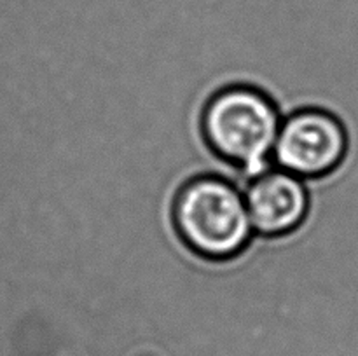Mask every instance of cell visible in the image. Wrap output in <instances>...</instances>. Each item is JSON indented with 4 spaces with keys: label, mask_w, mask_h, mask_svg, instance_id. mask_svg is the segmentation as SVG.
I'll list each match as a JSON object with an SVG mask.
<instances>
[{
    "label": "cell",
    "mask_w": 358,
    "mask_h": 356,
    "mask_svg": "<svg viewBox=\"0 0 358 356\" xmlns=\"http://www.w3.org/2000/svg\"><path fill=\"white\" fill-rule=\"evenodd\" d=\"M283 119L275 101L252 86L217 91L201 115L206 145L219 159L254 178L271 168Z\"/></svg>",
    "instance_id": "obj_1"
},
{
    "label": "cell",
    "mask_w": 358,
    "mask_h": 356,
    "mask_svg": "<svg viewBox=\"0 0 358 356\" xmlns=\"http://www.w3.org/2000/svg\"><path fill=\"white\" fill-rule=\"evenodd\" d=\"M173 223L182 243L206 260H231L254 236L245 195L215 175L191 178L173 202Z\"/></svg>",
    "instance_id": "obj_2"
},
{
    "label": "cell",
    "mask_w": 358,
    "mask_h": 356,
    "mask_svg": "<svg viewBox=\"0 0 358 356\" xmlns=\"http://www.w3.org/2000/svg\"><path fill=\"white\" fill-rule=\"evenodd\" d=\"M243 195L254 232L266 237L296 230L310 209V192L304 180L282 168H269L252 178Z\"/></svg>",
    "instance_id": "obj_4"
},
{
    "label": "cell",
    "mask_w": 358,
    "mask_h": 356,
    "mask_svg": "<svg viewBox=\"0 0 358 356\" xmlns=\"http://www.w3.org/2000/svg\"><path fill=\"white\" fill-rule=\"evenodd\" d=\"M348 147V131L334 114L301 108L282 121L273 163L303 180L322 178L341 166Z\"/></svg>",
    "instance_id": "obj_3"
}]
</instances>
